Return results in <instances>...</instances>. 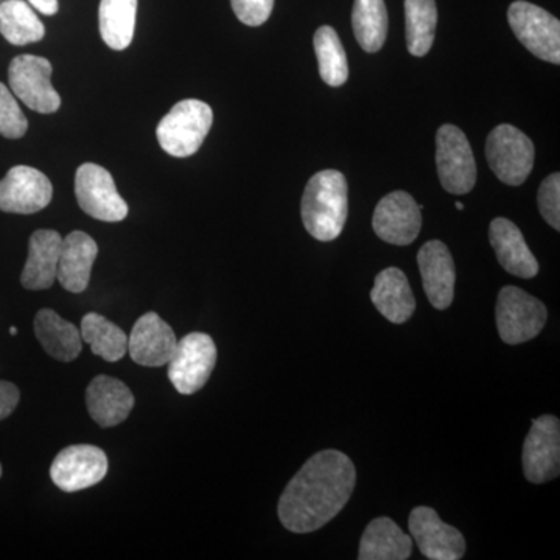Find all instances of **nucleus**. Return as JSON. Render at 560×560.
<instances>
[{
    "instance_id": "obj_10",
    "label": "nucleus",
    "mask_w": 560,
    "mask_h": 560,
    "mask_svg": "<svg viewBox=\"0 0 560 560\" xmlns=\"http://www.w3.org/2000/svg\"><path fill=\"white\" fill-rule=\"evenodd\" d=\"M75 195L84 213L106 223L127 219L130 210L127 201L120 197L110 173L92 162H86L77 171Z\"/></svg>"
},
{
    "instance_id": "obj_17",
    "label": "nucleus",
    "mask_w": 560,
    "mask_h": 560,
    "mask_svg": "<svg viewBox=\"0 0 560 560\" xmlns=\"http://www.w3.org/2000/svg\"><path fill=\"white\" fill-rule=\"evenodd\" d=\"M420 276L423 290L430 304L438 311L451 307L455 298V261L445 243L427 242L418 254Z\"/></svg>"
},
{
    "instance_id": "obj_33",
    "label": "nucleus",
    "mask_w": 560,
    "mask_h": 560,
    "mask_svg": "<svg viewBox=\"0 0 560 560\" xmlns=\"http://www.w3.org/2000/svg\"><path fill=\"white\" fill-rule=\"evenodd\" d=\"M232 10L238 21L249 27H259L270 20L275 0H231Z\"/></svg>"
},
{
    "instance_id": "obj_26",
    "label": "nucleus",
    "mask_w": 560,
    "mask_h": 560,
    "mask_svg": "<svg viewBox=\"0 0 560 560\" xmlns=\"http://www.w3.org/2000/svg\"><path fill=\"white\" fill-rule=\"evenodd\" d=\"M80 334L83 341L91 346L92 353L109 363H116L127 355V334L98 313L84 315Z\"/></svg>"
},
{
    "instance_id": "obj_8",
    "label": "nucleus",
    "mask_w": 560,
    "mask_h": 560,
    "mask_svg": "<svg viewBox=\"0 0 560 560\" xmlns=\"http://www.w3.org/2000/svg\"><path fill=\"white\" fill-rule=\"evenodd\" d=\"M436 165L442 187L466 195L477 184V162L466 135L455 125H442L436 135Z\"/></svg>"
},
{
    "instance_id": "obj_36",
    "label": "nucleus",
    "mask_w": 560,
    "mask_h": 560,
    "mask_svg": "<svg viewBox=\"0 0 560 560\" xmlns=\"http://www.w3.org/2000/svg\"><path fill=\"white\" fill-rule=\"evenodd\" d=\"M456 209H458V210H464V205H463V202H456Z\"/></svg>"
},
{
    "instance_id": "obj_30",
    "label": "nucleus",
    "mask_w": 560,
    "mask_h": 560,
    "mask_svg": "<svg viewBox=\"0 0 560 560\" xmlns=\"http://www.w3.org/2000/svg\"><path fill=\"white\" fill-rule=\"evenodd\" d=\"M320 79L331 88H340L349 79L348 58L340 36L329 25L319 27L313 38Z\"/></svg>"
},
{
    "instance_id": "obj_12",
    "label": "nucleus",
    "mask_w": 560,
    "mask_h": 560,
    "mask_svg": "<svg viewBox=\"0 0 560 560\" xmlns=\"http://www.w3.org/2000/svg\"><path fill=\"white\" fill-rule=\"evenodd\" d=\"M108 474V458L102 448L95 445H70L58 453L50 467V478L58 489L65 492L80 490L98 485Z\"/></svg>"
},
{
    "instance_id": "obj_38",
    "label": "nucleus",
    "mask_w": 560,
    "mask_h": 560,
    "mask_svg": "<svg viewBox=\"0 0 560 560\" xmlns=\"http://www.w3.org/2000/svg\"><path fill=\"white\" fill-rule=\"evenodd\" d=\"M0 477H2V464H0Z\"/></svg>"
},
{
    "instance_id": "obj_37",
    "label": "nucleus",
    "mask_w": 560,
    "mask_h": 560,
    "mask_svg": "<svg viewBox=\"0 0 560 560\" xmlns=\"http://www.w3.org/2000/svg\"><path fill=\"white\" fill-rule=\"evenodd\" d=\"M10 334H11V335H16V334H18V329H16V327H11V329H10Z\"/></svg>"
},
{
    "instance_id": "obj_34",
    "label": "nucleus",
    "mask_w": 560,
    "mask_h": 560,
    "mask_svg": "<svg viewBox=\"0 0 560 560\" xmlns=\"http://www.w3.org/2000/svg\"><path fill=\"white\" fill-rule=\"evenodd\" d=\"M21 393L11 382L0 381V420L9 418L20 404Z\"/></svg>"
},
{
    "instance_id": "obj_31",
    "label": "nucleus",
    "mask_w": 560,
    "mask_h": 560,
    "mask_svg": "<svg viewBox=\"0 0 560 560\" xmlns=\"http://www.w3.org/2000/svg\"><path fill=\"white\" fill-rule=\"evenodd\" d=\"M28 130L27 117L22 113L13 92L0 83V136L7 139H21Z\"/></svg>"
},
{
    "instance_id": "obj_4",
    "label": "nucleus",
    "mask_w": 560,
    "mask_h": 560,
    "mask_svg": "<svg viewBox=\"0 0 560 560\" xmlns=\"http://www.w3.org/2000/svg\"><path fill=\"white\" fill-rule=\"evenodd\" d=\"M533 140L512 125L493 128L486 142L490 171L508 186H522L534 167Z\"/></svg>"
},
{
    "instance_id": "obj_29",
    "label": "nucleus",
    "mask_w": 560,
    "mask_h": 560,
    "mask_svg": "<svg viewBox=\"0 0 560 560\" xmlns=\"http://www.w3.org/2000/svg\"><path fill=\"white\" fill-rule=\"evenodd\" d=\"M407 47L412 57H425L436 35L438 7L434 0H405Z\"/></svg>"
},
{
    "instance_id": "obj_6",
    "label": "nucleus",
    "mask_w": 560,
    "mask_h": 560,
    "mask_svg": "<svg viewBox=\"0 0 560 560\" xmlns=\"http://www.w3.org/2000/svg\"><path fill=\"white\" fill-rule=\"evenodd\" d=\"M215 364V342L208 334L194 331L176 342L175 352L167 363L168 378L179 394L191 396L208 383Z\"/></svg>"
},
{
    "instance_id": "obj_11",
    "label": "nucleus",
    "mask_w": 560,
    "mask_h": 560,
    "mask_svg": "<svg viewBox=\"0 0 560 560\" xmlns=\"http://www.w3.org/2000/svg\"><path fill=\"white\" fill-rule=\"evenodd\" d=\"M523 470L526 480L541 485L560 474V422L556 416H540L523 444Z\"/></svg>"
},
{
    "instance_id": "obj_20",
    "label": "nucleus",
    "mask_w": 560,
    "mask_h": 560,
    "mask_svg": "<svg viewBox=\"0 0 560 560\" xmlns=\"http://www.w3.org/2000/svg\"><path fill=\"white\" fill-rule=\"evenodd\" d=\"M98 246L86 232L73 231L62 238L57 280L70 293H83L90 285Z\"/></svg>"
},
{
    "instance_id": "obj_24",
    "label": "nucleus",
    "mask_w": 560,
    "mask_h": 560,
    "mask_svg": "<svg viewBox=\"0 0 560 560\" xmlns=\"http://www.w3.org/2000/svg\"><path fill=\"white\" fill-rule=\"evenodd\" d=\"M35 334L51 359L65 361V363L75 360L83 349V338L79 327L61 318L51 308H43L36 313Z\"/></svg>"
},
{
    "instance_id": "obj_27",
    "label": "nucleus",
    "mask_w": 560,
    "mask_h": 560,
    "mask_svg": "<svg viewBox=\"0 0 560 560\" xmlns=\"http://www.w3.org/2000/svg\"><path fill=\"white\" fill-rule=\"evenodd\" d=\"M0 35L13 46H27L43 39L46 28L31 3L5 0L0 3Z\"/></svg>"
},
{
    "instance_id": "obj_2",
    "label": "nucleus",
    "mask_w": 560,
    "mask_h": 560,
    "mask_svg": "<svg viewBox=\"0 0 560 560\" xmlns=\"http://www.w3.org/2000/svg\"><path fill=\"white\" fill-rule=\"evenodd\" d=\"M302 223L313 238L331 242L340 237L348 220V183L338 171L313 175L301 202Z\"/></svg>"
},
{
    "instance_id": "obj_25",
    "label": "nucleus",
    "mask_w": 560,
    "mask_h": 560,
    "mask_svg": "<svg viewBox=\"0 0 560 560\" xmlns=\"http://www.w3.org/2000/svg\"><path fill=\"white\" fill-rule=\"evenodd\" d=\"M138 0H102L98 9L101 35L113 50H125L135 38Z\"/></svg>"
},
{
    "instance_id": "obj_16",
    "label": "nucleus",
    "mask_w": 560,
    "mask_h": 560,
    "mask_svg": "<svg viewBox=\"0 0 560 560\" xmlns=\"http://www.w3.org/2000/svg\"><path fill=\"white\" fill-rule=\"evenodd\" d=\"M176 335L158 313L140 316L128 338V352L135 363L161 368L171 361L176 349Z\"/></svg>"
},
{
    "instance_id": "obj_19",
    "label": "nucleus",
    "mask_w": 560,
    "mask_h": 560,
    "mask_svg": "<svg viewBox=\"0 0 560 560\" xmlns=\"http://www.w3.org/2000/svg\"><path fill=\"white\" fill-rule=\"evenodd\" d=\"M490 245L497 259L510 275L533 279L539 275V261L526 245L522 231L508 219H495L489 228Z\"/></svg>"
},
{
    "instance_id": "obj_1",
    "label": "nucleus",
    "mask_w": 560,
    "mask_h": 560,
    "mask_svg": "<svg viewBox=\"0 0 560 560\" xmlns=\"http://www.w3.org/2000/svg\"><path fill=\"white\" fill-rule=\"evenodd\" d=\"M357 470L338 451L313 455L280 495V523L294 534L318 530L334 521L352 497Z\"/></svg>"
},
{
    "instance_id": "obj_7",
    "label": "nucleus",
    "mask_w": 560,
    "mask_h": 560,
    "mask_svg": "<svg viewBox=\"0 0 560 560\" xmlns=\"http://www.w3.org/2000/svg\"><path fill=\"white\" fill-rule=\"evenodd\" d=\"M508 21L514 35L541 61L560 65V22L547 10L517 0L508 10Z\"/></svg>"
},
{
    "instance_id": "obj_14",
    "label": "nucleus",
    "mask_w": 560,
    "mask_h": 560,
    "mask_svg": "<svg viewBox=\"0 0 560 560\" xmlns=\"http://www.w3.org/2000/svg\"><path fill=\"white\" fill-rule=\"evenodd\" d=\"M408 526L412 539L427 559L459 560L466 555V539L455 526L441 521L440 515L429 506L411 511Z\"/></svg>"
},
{
    "instance_id": "obj_9",
    "label": "nucleus",
    "mask_w": 560,
    "mask_h": 560,
    "mask_svg": "<svg viewBox=\"0 0 560 560\" xmlns=\"http://www.w3.org/2000/svg\"><path fill=\"white\" fill-rule=\"evenodd\" d=\"M51 68L47 58L20 55L10 62L9 83L13 95L28 108L40 114L60 109L61 97L51 86Z\"/></svg>"
},
{
    "instance_id": "obj_28",
    "label": "nucleus",
    "mask_w": 560,
    "mask_h": 560,
    "mask_svg": "<svg viewBox=\"0 0 560 560\" xmlns=\"http://www.w3.org/2000/svg\"><path fill=\"white\" fill-rule=\"evenodd\" d=\"M352 27L361 49L375 54L388 36V10L385 0H355Z\"/></svg>"
},
{
    "instance_id": "obj_23",
    "label": "nucleus",
    "mask_w": 560,
    "mask_h": 560,
    "mask_svg": "<svg viewBox=\"0 0 560 560\" xmlns=\"http://www.w3.org/2000/svg\"><path fill=\"white\" fill-rule=\"evenodd\" d=\"M412 539L388 517L374 518L364 529L360 541V560H407Z\"/></svg>"
},
{
    "instance_id": "obj_32",
    "label": "nucleus",
    "mask_w": 560,
    "mask_h": 560,
    "mask_svg": "<svg viewBox=\"0 0 560 560\" xmlns=\"http://www.w3.org/2000/svg\"><path fill=\"white\" fill-rule=\"evenodd\" d=\"M537 202H539V210L545 221L555 228L556 231L560 230V175L552 173L547 179L541 183L539 195H537Z\"/></svg>"
},
{
    "instance_id": "obj_22",
    "label": "nucleus",
    "mask_w": 560,
    "mask_h": 560,
    "mask_svg": "<svg viewBox=\"0 0 560 560\" xmlns=\"http://www.w3.org/2000/svg\"><path fill=\"white\" fill-rule=\"evenodd\" d=\"M371 301L386 319L404 324L415 315V294L405 272L399 268H386L375 278Z\"/></svg>"
},
{
    "instance_id": "obj_21",
    "label": "nucleus",
    "mask_w": 560,
    "mask_h": 560,
    "mask_svg": "<svg viewBox=\"0 0 560 560\" xmlns=\"http://www.w3.org/2000/svg\"><path fill=\"white\" fill-rule=\"evenodd\" d=\"M62 237L60 232L39 230L33 232L28 243V257L21 283L24 289L47 290L57 280L58 261H60Z\"/></svg>"
},
{
    "instance_id": "obj_15",
    "label": "nucleus",
    "mask_w": 560,
    "mask_h": 560,
    "mask_svg": "<svg viewBox=\"0 0 560 560\" xmlns=\"http://www.w3.org/2000/svg\"><path fill=\"white\" fill-rule=\"evenodd\" d=\"M54 187L43 172L27 165L10 168L0 180V210L32 215L50 205Z\"/></svg>"
},
{
    "instance_id": "obj_5",
    "label": "nucleus",
    "mask_w": 560,
    "mask_h": 560,
    "mask_svg": "<svg viewBox=\"0 0 560 560\" xmlns=\"http://www.w3.org/2000/svg\"><path fill=\"white\" fill-rule=\"evenodd\" d=\"M495 316L501 340L515 346L536 338L547 324L548 313L544 302L508 285L500 290Z\"/></svg>"
},
{
    "instance_id": "obj_35",
    "label": "nucleus",
    "mask_w": 560,
    "mask_h": 560,
    "mask_svg": "<svg viewBox=\"0 0 560 560\" xmlns=\"http://www.w3.org/2000/svg\"><path fill=\"white\" fill-rule=\"evenodd\" d=\"M28 3L33 9L38 10L39 13L46 14V16H54L60 10L58 0H28Z\"/></svg>"
},
{
    "instance_id": "obj_13",
    "label": "nucleus",
    "mask_w": 560,
    "mask_h": 560,
    "mask_svg": "<svg viewBox=\"0 0 560 560\" xmlns=\"http://www.w3.org/2000/svg\"><path fill=\"white\" fill-rule=\"evenodd\" d=\"M422 213L415 198L407 191L386 195L375 208L372 228L381 241L390 245L407 246L418 238Z\"/></svg>"
},
{
    "instance_id": "obj_3",
    "label": "nucleus",
    "mask_w": 560,
    "mask_h": 560,
    "mask_svg": "<svg viewBox=\"0 0 560 560\" xmlns=\"http://www.w3.org/2000/svg\"><path fill=\"white\" fill-rule=\"evenodd\" d=\"M213 124V110L201 101L176 103L156 128L161 149L173 158L194 156Z\"/></svg>"
},
{
    "instance_id": "obj_18",
    "label": "nucleus",
    "mask_w": 560,
    "mask_h": 560,
    "mask_svg": "<svg viewBox=\"0 0 560 560\" xmlns=\"http://www.w3.org/2000/svg\"><path fill=\"white\" fill-rule=\"evenodd\" d=\"M86 407L97 425L110 429L128 419L135 408V396L124 382L97 375L88 386Z\"/></svg>"
}]
</instances>
